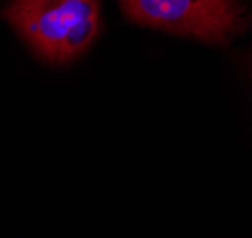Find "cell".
Here are the masks:
<instances>
[{
  "label": "cell",
  "mask_w": 252,
  "mask_h": 238,
  "mask_svg": "<svg viewBox=\"0 0 252 238\" xmlns=\"http://www.w3.org/2000/svg\"><path fill=\"white\" fill-rule=\"evenodd\" d=\"M120 6L139 25L207 44H227L247 21L237 0H120Z\"/></svg>",
  "instance_id": "cell-2"
},
{
  "label": "cell",
  "mask_w": 252,
  "mask_h": 238,
  "mask_svg": "<svg viewBox=\"0 0 252 238\" xmlns=\"http://www.w3.org/2000/svg\"><path fill=\"white\" fill-rule=\"evenodd\" d=\"M4 17L46 63L82 55L101 30L99 0H12Z\"/></svg>",
  "instance_id": "cell-1"
}]
</instances>
